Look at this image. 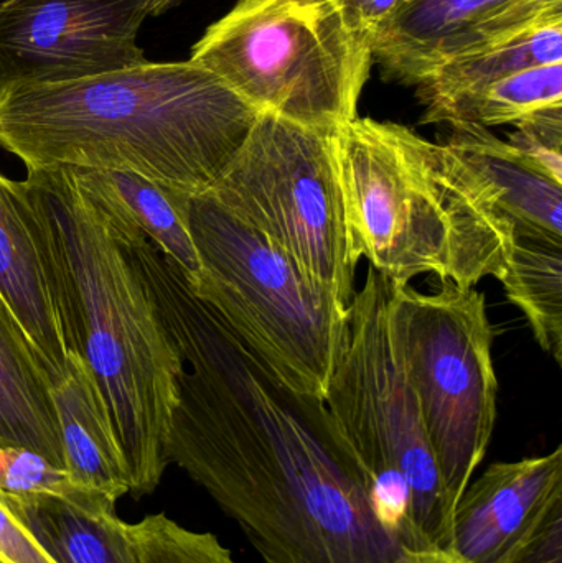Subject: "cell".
<instances>
[{
  "label": "cell",
  "instance_id": "6da1fadb",
  "mask_svg": "<svg viewBox=\"0 0 562 563\" xmlns=\"http://www.w3.org/2000/svg\"><path fill=\"white\" fill-rule=\"evenodd\" d=\"M125 254L184 364L168 462L266 563H396L401 544L326 400L280 380L151 241Z\"/></svg>",
  "mask_w": 562,
  "mask_h": 563
},
{
  "label": "cell",
  "instance_id": "8fae6325",
  "mask_svg": "<svg viewBox=\"0 0 562 563\" xmlns=\"http://www.w3.org/2000/svg\"><path fill=\"white\" fill-rule=\"evenodd\" d=\"M562 16V0H401L373 42L383 76L418 86L449 59Z\"/></svg>",
  "mask_w": 562,
  "mask_h": 563
},
{
  "label": "cell",
  "instance_id": "5b68a950",
  "mask_svg": "<svg viewBox=\"0 0 562 563\" xmlns=\"http://www.w3.org/2000/svg\"><path fill=\"white\" fill-rule=\"evenodd\" d=\"M392 282L370 266L349 307V323L326 400L372 483L376 511L406 549H448L452 508L418 400L392 350Z\"/></svg>",
  "mask_w": 562,
  "mask_h": 563
},
{
  "label": "cell",
  "instance_id": "d6986e66",
  "mask_svg": "<svg viewBox=\"0 0 562 563\" xmlns=\"http://www.w3.org/2000/svg\"><path fill=\"white\" fill-rule=\"evenodd\" d=\"M554 63H562V16L462 53L416 86L426 109L421 124H438L449 106L500 79Z\"/></svg>",
  "mask_w": 562,
  "mask_h": 563
},
{
  "label": "cell",
  "instance_id": "ac0fdd59",
  "mask_svg": "<svg viewBox=\"0 0 562 563\" xmlns=\"http://www.w3.org/2000/svg\"><path fill=\"white\" fill-rule=\"evenodd\" d=\"M52 399L69 479L114 501L128 495V475L108 416L91 373L78 354H68L66 379L52 389Z\"/></svg>",
  "mask_w": 562,
  "mask_h": 563
},
{
  "label": "cell",
  "instance_id": "603a6c76",
  "mask_svg": "<svg viewBox=\"0 0 562 563\" xmlns=\"http://www.w3.org/2000/svg\"><path fill=\"white\" fill-rule=\"evenodd\" d=\"M75 488L65 470L38 453L20 446H0V493L3 495H62Z\"/></svg>",
  "mask_w": 562,
  "mask_h": 563
},
{
  "label": "cell",
  "instance_id": "7c38bea8",
  "mask_svg": "<svg viewBox=\"0 0 562 563\" xmlns=\"http://www.w3.org/2000/svg\"><path fill=\"white\" fill-rule=\"evenodd\" d=\"M561 505V445L494 463L459 498L448 549L467 563H510Z\"/></svg>",
  "mask_w": 562,
  "mask_h": 563
},
{
  "label": "cell",
  "instance_id": "2e32d148",
  "mask_svg": "<svg viewBox=\"0 0 562 563\" xmlns=\"http://www.w3.org/2000/svg\"><path fill=\"white\" fill-rule=\"evenodd\" d=\"M451 129L444 144L484 180L498 210L515 224L517 238L562 246V185L487 128Z\"/></svg>",
  "mask_w": 562,
  "mask_h": 563
},
{
  "label": "cell",
  "instance_id": "ffe728a7",
  "mask_svg": "<svg viewBox=\"0 0 562 563\" xmlns=\"http://www.w3.org/2000/svg\"><path fill=\"white\" fill-rule=\"evenodd\" d=\"M505 294L517 305L544 353L562 363V246L517 238L505 269Z\"/></svg>",
  "mask_w": 562,
  "mask_h": 563
},
{
  "label": "cell",
  "instance_id": "7a4b0ae2",
  "mask_svg": "<svg viewBox=\"0 0 562 563\" xmlns=\"http://www.w3.org/2000/svg\"><path fill=\"white\" fill-rule=\"evenodd\" d=\"M260 111L190 62L0 88V147L26 172L128 170L197 197L217 184Z\"/></svg>",
  "mask_w": 562,
  "mask_h": 563
},
{
  "label": "cell",
  "instance_id": "4fadbf2b",
  "mask_svg": "<svg viewBox=\"0 0 562 563\" xmlns=\"http://www.w3.org/2000/svg\"><path fill=\"white\" fill-rule=\"evenodd\" d=\"M0 297L25 331L52 389L66 379L68 344L48 254L22 181L0 172Z\"/></svg>",
  "mask_w": 562,
  "mask_h": 563
},
{
  "label": "cell",
  "instance_id": "52a82bcc",
  "mask_svg": "<svg viewBox=\"0 0 562 563\" xmlns=\"http://www.w3.org/2000/svg\"><path fill=\"white\" fill-rule=\"evenodd\" d=\"M188 62L260 112L335 131L359 118L373 53L330 0H236Z\"/></svg>",
  "mask_w": 562,
  "mask_h": 563
},
{
  "label": "cell",
  "instance_id": "277c9868",
  "mask_svg": "<svg viewBox=\"0 0 562 563\" xmlns=\"http://www.w3.org/2000/svg\"><path fill=\"white\" fill-rule=\"evenodd\" d=\"M353 260L392 285L422 274L474 288L500 280L517 231L481 177L442 142L355 118L333 131Z\"/></svg>",
  "mask_w": 562,
  "mask_h": 563
},
{
  "label": "cell",
  "instance_id": "f546056e",
  "mask_svg": "<svg viewBox=\"0 0 562 563\" xmlns=\"http://www.w3.org/2000/svg\"><path fill=\"white\" fill-rule=\"evenodd\" d=\"M0 563H5V562H3V561H0Z\"/></svg>",
  "mask_w": 562,
  "mask_h": 563
},
{
  "label": "cell",
  "instance_id": "cb8c5ba5",
  "mask_svg": "<svg viewBox=\"0 0 562 563\" xmlns=\"http://www.w3.org/2000/svg\"><path fill=\"white\" fill-rule=\"evenodd\" d=\"M508 144L538 170L562 185V106L544 109L515 124Z\"/></svg>",
  "mask_w": 562,
  "mask_h": 563
},
{
  "label": "cell",
  "instance_id": "44dd1931",
  "mask_svg": "<svg viewBox=\"0 0 562 563\" xmlns=\"http://www.w3.org/2000/svg\"><path fill=\"white\" fill-rule=\"evenodd\" d=\"M558 106H562V63L524 69L465 96L442 112L438 124L515 125Z\"/></svg>",
  "mask_w": 562,
  "mask_h": 563
},
{
  "label": "cell",
  "instance_id": "9c48e42d",
  "mask_svg": "<svg viewBox=\"0 0 562 563\" xmlns=\"http://www.w3.org/2000/svg\"><path fill=\"white\" fill-rule=\"evenodd\" d=\"M210 194L346 308L355 297L333 131L260 112Z\"/></svg>",
  "mask_w": 562,
  "mask_h": 563
},
{
  "label": "cell",
  "instance_id": "30bf717a",
  "mask_svg": "<svg viewBox=\"0 0 562 563\" xmlns=\"http://www.w3.org/2000/svg\"><path fill=\"white\" fill-rule=\"evenodd\" d=\"M145 19L141 0H0V88L144 65Z\"/></svg>",
  "mask_w": 562,
  "mask_h": 563
},
{
  "label": "cell",
  "instance_id": "d4e9b609",
  "mask_svg": "<svg viewBox=\"0 0 562 563\" xmlns=\"http://www.w3.org/2000/svg\"><path fill=\"white\" fill-rule=\"evenodd\" d=\"M342 13L349 29L373 46L383 26L401 0H330Z\"/></svg>",
  "mask_w": 562,
  "mask_h": 563
},
{
  "label": "cell",
  "instance_id": "83f0119b",
  "mask_svg": "<svg viewBox=\"0 0 562 563\" xmlns=\"http://www.w3.org/2000/svg\"><path fill=\"white\" fill-rule=\"evenodd\" d=\"M396 563H467L449 549H406L399 552Z\"/></svg>",
  "mask_w": 562,
  "mask_h": 563
},
{
  "label": "cell",
  "instance_id": "8992f818",
  "mask_svg": "<svg viewBox=\"0 0 562 563\" xmlns=\"http://www.w3.org/2000/svg\"><path fill=\"white\" fill-rule=\"evenodd\" d=\"M188 228L201 269L194 294L287 386L323 399L349 308L210 194L190 198Z\"/></svg>",
  "mask_w": 562,
  "mask_h": 563
},
{
  "label": "cell",
  "instance_id": "3957f363",
  "mask_svg": "<svg viewBox=\"0 0 562 563\" xmlns=\"http://www.w3.org/2000/svg\"><path fill=\"white\" fill-rule=\"evenodd\" d=\"M22 185L48 254L68 351L95 380L129 493L151 495L170 465L180 354L147 284L69 170L26 172Z\"/></svg>",
  "mask_w": 562,
  "mask_h": 563
},
{
  "label": "cell",
  "instance_id": "e0dca14e",
  "mask_svg": "<svg viewBox=\"0 0 562 563\" xmlns=\"http://www.w3.org/2000/svg\"><path fill=\"white\" fill-rule=\"evenodd\" d=\"M0 446L32 450L65 470L52 384L25 331L0 297ZM66 472V470H65Z\"/></svg>",
  "mask_w": 562,
  "mask_h": 563
},
{
  "label": "cell",
  "instance_id": "5bb4252c",
  "mask_svg": "<svg viewBox=\"0 0 562 563\" xmlns=\"http://www.w3.org/2000/svg\"><path fill=\"white\" fill-rule=\"evenodd\" d=\"M118 243L147 240L178 267L190 287L200 261L188 228L191 195L128 170L66 168Z\"/></svg>",
  "mask_w": 562,
  "mask_h": 563
},
{
  "label": "cell",
  "instance_id": "7402d4cb",
  "mask_svg": "<svg viewBox=\"0 0 562 563\" xmlns=\"http://www.w3.org/2000/svg\"><path fill=\"white\" fill-rule=\"evenodd\" d=\"M137 563H236L210 532L190 531L165 515L129 525Z\"/></svg>",
  "mask_w": 562,
  "mask_h": 563
},
{
  "label": "cell",
  "instance_id": "f1b7e54d",
  "mask_svg": "<svg viewBox=\"0 0 562 563\" xmlns=\"http://www.w3.org/2000/svg\"><path fill=\"white\" fill-rule=\"evenodd\" d=\"M184 0H141L147 16H161L167 13L168 10L175 9L180 5Z\"/></svg>",
  "mask_w": 562,
  "mask_h": 563
},
{
  "label": "cell",
  "instance_id": "4316f807",
  "mask_svg": "<svg viewBox=\"0 0 562 563\" xmlns=\"http://www.w3.org/2000/svg\"><path fill=\"white\" fill-rule=\"evenodd\" d=\"M510 563H562V505Z\"/></svg>",
  "mask_w": 562,
  "mask_h": 563
},
{
  "label": "cell",
  "instance_id": "9a60e30c",
  "mask_svg": "<svg viewBox=\"0 0 562 563\" xmlns=\"http://www.w3.org/2000/svg\"><path fill=\"white\" fill-rule=\"evenodd\" d=\"M0 503L55 563H137L131 528L104 493H0Z\"/></svg>",
  "mask_w": 562,
  "mask_h": 563
},
{
  "label": "cell",
  "instance_id": "484cf974",
  "mask_svg": "<svg viewBox=\"0 0 562 563\" xmlns=\"http://www.w3.org/2000/svg\"><path fill=\"white\" fill-rule=\"evenodd\" d=\"M0 561L5 563H55L32 536L10 516L0 503Z\"/></svg>",
  "mask_w": 562,
  "mask_h": 563
},
{
  "label": "cell",
  "instance_id": "ba28073f",
  "mask_svg": "<svg viewBox=\"0 0 562 563\" xmlns=\"http://www.w3.org/2000/svg\"><path fill=\"white\" fill-rule=\"evenodd\" d=\"M388 333L455 508L487 455L497 420L487 300L477 288L451 282L436 294L392 285Z\"/></svg>",
  "mask_w": 562,
  "mask_h": 563
}]
</instances>
